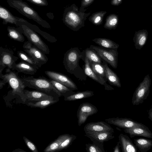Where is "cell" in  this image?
I'll list each match as a JSON object with an SVG mask.
<instances>
[{
	"label": "cell",
	"instance_id": "obj_22",
	"mask_svg": "<svg viewBox=\"0 0 152 152\" xmlns=\"http://www.w3.org/2000/svg\"><path fill=\"white\" fill-rule=\"evenodd\" d=\"M39 68L37 67L22 61L18 63H16L14 66L13 70H16L18 72L33 75L37 72Z\"/></svg>",
	"mask_w": 152,
	"mask_h": 152
},
{
	"label": "cell",
	"instance_id": "obj_7",
	"mask_svg": "<svg viewBox=\"0 0 152 152\" xmlns=\"http://www.w3.org/2000/svg\"><path fill=\"white\" fill-rule=\"evenodd\" d=\"M151 82L149 75H147L140 83L133 94L132 103L133 105L141 104L147 99L150 93Z\"/></svg>",
	"mask_w": 152,
	"mask_h": 152
},
{
	"label": "cell",
	"instance_id": "obj_4",
	"mask_svg": "<svg viewBox=\"0 0 152 152\" xmlns=\"http://www.w3.org/2000/svg\"><path fill=\"white\" fill-rule=\"evenodd\" d=\"M7 2L10 7L15 9L26 17L33 20L42 27L48 29L51 28L49 23L42 19L26 2L22 0H7Z\"/></svg>",
	"mask_w": 152,
	"mask_h": 152
},
{
	"label": "cell",
	"instance_id": "obj_8",
	"mask_svg": "<svg viewBox=\"0 0 152 152\" xmlns=\"http://www.w3.org/2000/svg\"><path fill=\"white\" fill-rule=\"evenodd\" d=\"M89 48L94 50L100 57L116 69L118 66V49H105L101 47L91 45Z\"/></svg>",
	"mask_w": 152,
	"mask_h": 152
},
{
	"label": "cell",
	"instance_id": "obj_35",
	"mask_svg": "<svg viewBox=\"0 0 152 152\" xmlns=\"http://www.w3.org/2000/svg\"><path fill=\"white\" fill-rule=\"evenodd\" d=\"M92 142V143L86 144V149L87 152H105L104 143Z\"/></svg>",
	"mask_w": 152,
	"mask_h": 152
},
{
	"label": "cell",
	"instance_id": "obj_27",
	"mask_svg": "<svg viewBox=\"0 0 152 152\" xmlns=\"http://www.w3.org/2000/svg\"><path fill=\"white\" fill-rule=\"evenodd\" d=\"M95 43L102 47L109 49H118L119 45L112 40L105 38H96L92 39Z\"/></svg>",
	"mask_w": 152,
	"mask_h": 152
},
{
	"label": "cell",
	"instance_id": "obj_28",
	"mask_svg": "<svg viewBox=\"0 0 152 152\" xmlns=\"http://www.w3.org/2000/svg\"><path fill=\"white\" fill-rule=\"evenodd\" d=\"M119 18L118 15L110 14L106 18L104 27L109 30L115 29L118 24Z\"/></svg>",
	"mask_w": 152,
	"mask_h": 152
},
{
	"label": "cell",
	"instance_id": "obj_23",
	"mask_svg": "<svg viewBox=\"0 0 152 152\" xmlns=\"http://www.w3.org/2000/svg\"><path fill=\"white\" fill-rule=\"evenodd\" d=\"M105 71L106 77L107 80L112 85L118 88L121 87V84L119 78L117 75L108 66L107 63L104 60H102Z\"/></svg>",
	"mask_w": 152,
	"mask_h": 152
},
{
	"label": "cell",
	"instance_id": "obj_41",
	"mask_svg": "<svg viewBox=\"0 0 152 152\" xmlns=\"http://www.w3.org/2000/svg\"><path fill=\"white\" fill-rule=\"evenodd\" d=\"M35 5L41 6H47L48 3L47 0H26Z\"/></svg>",
	"mask_w": 152,
	"mask_h": 152
},
{
	"label": "cell",
	"instance_id": "obj_24",
	"mask_svg": "<svg viewBox=\"0 0 152 152\" xmlns=\"http://www.w3.org/2000/svg\"><path fill=\"white\" fill-rule=\"evenodd\" d=\"M135 145L140 152H147L152 147V140L145 138H137L134 140Z\"/></svg>",
	"mask_w": 152,
	"mask_h": 152
},
{
	"label": "cell",
	"instance_id": "obj_39",
	"mask_svg": "<svg viewBox=\"0 0 152 152\" xmlns=\"http://www.w3.org/2000/svg\"><path fill=\"white\" fill-rule=\"evenodd\" d=\"M24 142L30 150L33 152H38L36 145L29 139L25 136L23 137Z\"/></svg>",
	"mask_w": 152,
	"mask_h": 152
},
{
	"label": "cell",
	"instance_id": "obj_12",
	"mask_svg": "<svg viewBox=\"0 0 152 152\" xmlns=\"http://www.w3.org/2000/svg\"><path fill=\"white\" fill-rule=\"evenodd\" d=\"M108 124L116 126L123 129L132 128L135 126H143V124L127 118H111L105 120Z\"/></svg>",
	"mask_w": 152,
	"mask_h": 152
},
{
	"label": "cell",
	"instance_id": "obj_33",
	"mask_svg": "<svg viewBox=\"0 0 152 152\" xmlns=\"http://www.w3.org/2000/svg\"><path fill=\"white\" fill-rule=\"evenodd\" d=\"M90 66L93 72L103 78L106 81L105 71L102 63L89 62Z\"/></svg>",
	"mask_w": 152,
	"mask_h": 152
},
{
	"label": "cell",
	"instance_id": "obj_1",
	"mask_svg": "<svg viewBox=\"0 0 152 152\" xmlns=\"http://www.w3.org/2000/svg\"><path fill=\"white\" fill-rule=\"evenodd\" d=\"M85 50L81 52L78 48L75 47L65 53L63 59V63L67 71L81 80H85L87 79L84 70L79 65L80 59L85 58Z\"/></svg>",
	"mask_w": 152,
	"mask_h": 152
},
{
	"label": "cell",
	"instance_id": "obj_43",
	"mask_svg": "<svg viewBox=\"0 0 152 152\" xmlns=\"http://www.w3.org/2000/svg\"><path fill=\"white\" fill-rule=\"evenodd\" d=\"M121 145L120 144V141H119L117 143V144L113 148L114 152H120V147Z\"/></svg>",
	"mask_w": 152,
	"mask_h": 152
},
{
	"label": "cell",
	"instance_id": "obj_42",
	"mask_svg": "<svg viewBox=\"0 0 152 152\" xmlns=\"http://www.w3.org/2000/svg\"><path fill=\"white\" fill-rule=\"evenodd\" d=\"M123 0H111V4L113 6H117L121 4Z\"/></svg>",
	"mask_w": 152,
	"mask_h": 152
},
{
	"label": "cell",
	"instance_id": "obj_44",
	"mask_svg": "<svg viewBox=\"0 0 152 152\" xmlns=\"http://www.w3.org/2000/svg\"><path fill=\"white\" fill-rule=\"evenodd\" d=\"M148 117L149 118L152 122V107H151L149 110L148 112Z\"/></svg>",
	"mask_w": 152,
	"mask_h": 152
},
{
	"label": "cell",
	"instance_id": "obj_31",
	"mask_svg": "<svg viewBox=\"0 0 152 152\" xmlns=\"http://www.w3.org/2000/svg\"><path fill=\"white\" fill-rule=\"evenodd\" d=\"M50 81L54 86L60 93L61 96L66 97L75 93L73 90L55 80H50Z\"/></svg>",
	"mask_w": 152,
	"mask_h": 152
},
{
	"label": "cell",
	"instance_id": "obj_17",
	"mask_svg": "<svg viewBox=\"0 0 152 152\" xmlns=\"http://www.w3.org/2000/svg\"><path fill=\"white\" fill-rule=\"evenodd\" d=\"M124 131L126 133L129 134L131 138L136 136L152 138V132L145 126L126 128L124 129Z\"/></svg>",
	"mask_w": 152,
	"mask_h": 152
},
{
	"label": "cell",
	"instance_id": "obj_26",
	"mask_svg": "<svg viewBox=\"0 0 152 152\" xmlns=\"http://www.w3.org/2000/svg\"><path fill=\"white\" fill-rule=\"evenodd\" d=\"M70 134H64L59 136L55 140L51 142L44 150L45 152H55L57 151L62 142Z\"/></svg>",
	"mask_w": 152,
	"mask_h": 152
},
{
	"label": "cell",
	"instance_id": "obj_14",
	"mask_svg": "<svg viewBox=\"0 0 152 152\" xmlns=\"http://www.w3.org/2000/svg\"><path fill=\"white\" fill-rule=\"evenodd\" d=\"M85 136L89 138L92 142L104 143L115 137L113 133L106 132L85 131Z\"/></svg>",
	"mask_w": 152,
	"mask_h": 152
},
{
	"label": "cell",
	"instance_id": "obj_15",
	"mask_svg": "<svg viewBox=\"0 0 152 152\" xmlns=\"http://www.w3.org/2000/svg\"><path fill=\"white\" fill-rule=\"evenodd\" d=\"M85 66L84 71L86 75L93 80L104 85L105 89L107 90H111L114 89L108 85L104 79L95 73L91 69L90 66L89 61L87 58L85 57Z\"/></svg>",
	"mask_w": 152,
	"mask_h": 152
},
{
	"label": "cell",
	"instance_id": "obj_11",
	"mask_svg": "<svg viewBox=\"0 0 152 152\" xmlns=\"http://www.w3.org/2000/svg\"><path fill=\"white\" fill-rule=\"evenodd\" d=\"M45 73L50 79L56 81L73 91L78 89L77 86L74 82L64 74L50 70L45 71Z\"/></svg>",
	"mask_w": 152,
	"mask_h": 152
},
{
	"label": "cell",
	"instance_id": "obj_16",
	"mask_svg": "<svg viewBox=\"0 0 152 152\" xmlns=\"http://www.w3.org/2000/svg\"><path fill=\"white\" fill-rule=\"evenodd\" d=\"M97 107L88 102H83L79 106L77 111V117L86 120L89 116L96 113Z\"/></svg>",
	"mask_w": 152,
	"mask_h": 152
},
{
	"label": "cell",
	"instance_id": "obj_25",
	"mask_svg": "<svg viewBox=\"0 0 152 152\" xmlns=\"http://www.w3.org/2000/svg\"><path fill=\"white\" fill-rule=\"evenodd\" d=\"M94 95L92 91L86 90L78 91L70 95L64 97V100L66 101H72L85 99L91 97Z\"/></svg>",
	"mask_w": 152,
	"mask_h": 152
},
{
	"label": "cell",
	"instance_id": "obj_37",
	"mask_svg": "<svg viewBox=\"0 0 152 152\" xmlns=\"http://www.w3.org/2000/svg\"><path fill=\"white\" fill-rule=\"evenodd\" d=\"M18 58L22 61L25 62L33 66L40 68L34 60L26 52L21 50L17 52Z\"/></svg>",
	"mask_w": 152,
	"mask_h": 152
},
{
	"label": "cell",
	"instance_id": "obj_30",
	"mask_svg": "<svg viewBox=\"0 0 152 152\" xmlns=\"http://www.w3.org/2000/svg\"><path fill=\"white\" fill-rule=\"evenodd\" d=\"M8 36L12 39L20 42H23L25 40L23 34L17 28L10 26L7 27Z\"/></svg>",
	"mask_w": 152,
	"mask_h": 152
},
{
	"label": "cell",
	"instance_id": "obj_29",
	"mask_svg": "<svg viewBox=\"0 0 152 152\" xmlns=\"http://www.w3.org/2000/svg\"><path fill=\"white\" fill-rule=\"evenodd\" d=\"M21 24H25L34 31L38 32L49 42H55L57 41V39L55 37L52 36L45 32L42 31L37 26L32 24L28 22L27 21L26 22H22L21 23Z\"/></svg>",
	"mask_w": 152,
	"mask_h": 152
},
{
	"label": "cell",
	"instance_id": "obj_6",
	"mask_svg": "<svg viewBox=\"0 0 152 152\" xmlns=\"http://www.w3.org/2000/svg\"><path fill=\"white\" fill-rule=\"evenodd\" d=\"M17 29L27 38L28 41L40 49L45 53L49 54L50 51L48 46L34 30L25 24H21L17 27Z\"/></svg>",
	"mask_w": 152,
	"mask_h": 152
},
{
	"label": "cell",
	"instance_id": "obj_40",
	"mask_svg": "<svg viewBox=\"0 0 152 152\" xmlns=\"http://www.w3.org/2000/svg\"><path fill=\"white\" fill-rule=\"evenodd\" d=\"M95 0H81V6L79 10L80 12H84L86 10V8L90 5Z\"/></svg>",
	"mask_w": 152,
	"mask_h": 152
},
{
	"label": "cell",
	"instance_id": "obj_18",
	"mask_svg": "<svg viewBox=\"0 0 152 152\" xmlns=\"http://www.w3.org/2000/svg\"><path fill=\"white\" fill-rule=\"evenodd\" d=\"M84 131H91L114 132L113 128L108 123L103 121L88 123L84 126Z\"/></svg>",
	"mask_w": 152,
	"mask_h": 152
},
{
	"label": "cell",
	"instance_id": "obj_38",
	"mask_svg": "<svg viewBox=\"0 0 152 152\" xmlns=\"http://www.w3.org/2000/svg\"><path fill=\"white\" fill-rule=\"evenodd\" d=\"M77 137L74 135H70L65 139L60 145L57 151L66 149L76 139Z\"/></svg>",
	"mask_w": 152,
	"mask_h": 152
},
{
	"label": "cell",
	"instance_id": "obj_45",
	"mask_svg": "<svg viewBox=\"0 0 152 152\" xmlns=\"http://www.w3.org/2000/svg\"><path fill=\"white\" fill-rule=\"evenodd\" d=\"M12 152H26V151L20 148H18L15 149Z\"/></svg>",
	"mask_w": 152,
	"mask_h": 152
},
{
	"label": "cell",
	"instance_id": "obj_13",
	"mask_svg": "<svg viewBox=\"0 0 152 152\" xmlns=\"http://www.w3.org/2000/svg\"><path fill=\"white\" fill-rule=\"evenodd\" d=\"M0 18L3 24L9 23L15 24L17 27L22 22L27 21L24 19L13 15L6 8L0 5Z\"/></svg>",
	"mask_w": 152,
	"mask_h": 152
},
{
	"label": "cell",
	"instance_id": "obj_19",
	"mask_svg": "<svg viewBox=\"0 0 152 152\" xmlns=\"http://www.w3.org/2000/svg\"><path fill=\"white\" fill-rule=\"evenodd\" d=\"M24 92L26 100L28 101L37 102L45 100H59L52 96L40 91L25 89Z\"/></svg>",
	"mask_w": 152,
	"mask_h": 152
},
{
	"label": "cell",
	"instance_id": "obj_36",
	"mask_svg": "<svg viewBox=\"0 0 152 152\" xmlns=\"http://www.w3.org/2000/svg\"><path fill=\"white\" fill-rule=\"evenodd\" d=\"M85 56L89 62L99 63L102 64V60L96 53L90 48L85 50Z\"/></svg>",
	"mask_w": 152,
	"mask_h": 152
},
{
	"label": "cell",
	"instance_id": "obj_3",
	"mask_svg": "<svg viewBox=\"0 0 152 152\" xmlns=\"http://www.w3.org/2000/svg\"><path fill=\"white\" fill-rule=\"evenodd\" d=\"M20 78L25 87L39 90L58 99L61 96L60 93L52 84L50 80L45 77L36 78L31 76Z\"/></svg>",
	"mask_w": 152,
	"mask_h": 152
},
{
	"label": "cell",
	"instance_id": "obj_46",
	"mask_svg": "<svg viewBox=\"0 0 152 152\" xmlns=\"http://www.w3.org/2000/svg\"><path fill=\"white\" fill-rule=\"evenodd\" d=\"M151 7H152V5H151Z\"/></svg>",
	"mask_w": 152,
	"mask_h": 152
},
{
	"label": "cell",
	"instance_id": "obj_34",
	"mask_svg": "<svg viewBox=\"0 0 152 152\" xmlns=\"http://www.w3.org/2000/svg\"><path fill=\"white\" fill-rule=\"evenodd\" d=\"M59 100H45L36 102L34 103L28 102L26 104L31 107H37L44 109L56 103Z\"/></svg>",
	"mask_w": 152,
	"mask_h": 152
},
{
	"label": "cell",
	"instance_id": "obj_21",
	"mask_svg": "<svg viewBox=\"0 0 152 152\" xmlns=\"http://www.w3.org/2000/svg\"><path fill=\"white\" fill-rule=\"evenodd\" d=\"M148 33L145 29L136 31L133 40L136 49L140 50L145 44L148 38Z\"/></svg>",
	"mask_w": 152,
	"mask_h": 152
},
{
	"label": "cell",
	"instance_id": "obj_2",
	"mask_svg": "<svg viewBox=\"0 0 152 152\" xmlns=\"http://www.w3.org/2000/svg\"><path fill=\"white\" fill-rule=\"evenodd\" d=\"M90 13L80 12L78 7L73 4L64 10L63 21L70 29L77 31L85 26V21Z\"/></svg>",
	"mask_w": 152,
	"mask_h": 152
},
{
	"label": "cell",
	"instance_id": "obj_5",
	"mask_svg": "<svg viewBox=\"0 0 152 152\" xmlns=\"http://www.w3.org/2000/svg\"><path fill=\"white\" fill-rule=\"evenodd\" d=\"M4 74H0V78L1 82L5 85L8 83L12 89L11 93L13 95L19 96L22 101L25 102L26 100L24 91L26 87L24 83L18 74L7 69Z\"/></svg>",
	"mask_w": 152,
	"mask_h": 152
},
{
	"label": "cell",
	"instance_id": "obj_32",
	"mask_svg": "<svg viewBox=\"0 0 152 152\" xmlns=\"http://www.w3.org/2000/svg\"><path fill=\"white\" fill-rule=\"evenodd\" d=\"M107 13V11H103L95 12L89 17L88 20L94 25L99 26L102 24L104 18Z\"/></svg>",
	"mask_w": 152,
	"mask_h": 152
},
{
	"label": "cell",
	"instance_id": "obj_20",
	"mask_svg": "<svg viewBox=\"0 0 152 152\" xmlns=\"http://www.w3.org/2000/svg\"><path fill=\"white\" fill-rule=\"evenodd\" d=\"M118 138L123 152H137V148L128 136L121 133Z\"/></svg>",
	"mask_w": 152,
	"mask_h": 152
},
{
	"label": "cell",
	"instance_id": "obj_9",
	"mask_svg": "<svg viewBox=\"0 0 152 152\" xmlns=\"http://www.w3.org/2000/svg\"><path fill=\"white\" fill-rule=\"evenodd\" d=\"M23 47L24 51L34 60L40 68L48 61V58L45 53L29 41L24 43Z\"/></svg>",
	"mask_w": 152,
	"mask_h": 152
},
{
	"label": "cell",
	"instance_id": "obj_10",
	"mask_svg": "<svg viewBox=\"0 0 152 152\" xmlns=\"http://www.w3.org/2000/svg\"><path fill=\"white\" fill-rule=\"evenodd\" d=\"M18 58L15 56L12 51L8 49L0 47V74L2 73L4 69L13 70L16 62Z\"/></svg>",
	"mask_w": 152,
	"mask_h": 152
}]
</instances>
